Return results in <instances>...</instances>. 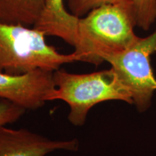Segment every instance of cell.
Listing matches in <instances>:
<instances>
[{"label": "cell", "mask_w": 156, "mask_h": 156, "mask_svg": "<svg viewBox=\"0 0 156 156\" xmlns=\"http://www.w3.org/2000/svg\"><path fill=\"white\" fill-rule=\"evenodd\" d=\"M134 15L124 7L103 5L79 17L74 53L78 62L98 66L127 49L139 38Z\"/></svg>", "instance_id": "1"}, {"label": "cell", "mask_w": 156, "mask_h": 156, "mask_svg": "<svg viewBox=\"0 0 156 156\" xmlns=\"http://www.w3.org/2000/svg\"><path fill=\"white\" fill-rule=\"evenodd\" d=\"M55 89L48 101L61 100L69 106L67 119L76 126L84 125L91 108L101 102L122 101L133 104L131 93L112 68L87 74L54 72Z\"/></svg>", "instance_id": "2"}, {"label": "cell", "mask_w": 156, "mask_h": 156, "mask_svg": "<svg viewBox=\"0 0 156 156\" xmlns=\"http://www.w3.org/2000/svg\"><path fill=\"white\" fill-rule=\"evenodd\" d=\"M42 31L20 24L0 22V73L19 75L35 69L54 72L63 64L78 62L48 44Z\"/></svg>", "instance_id": "3"}, {"label": "cell", "mask_w": 156, "mask_h": 156, "mask_svg": "<svg viewBox=\"0 0 156 156\" xmlns=\"http://www.w3.org/2000/svg\"><path fill=\"white\" fill-rule=\"evenodd\" d=\"M156 52V30L145 38H140L127 49L106 58V62L131 93L133 104L139 112L149 108L156 90L151 56Z\"/></svg>", "instance_id": "4"}, {"label": "cell", "mask_w": 156, "mask_h": 156, "mask_svg": "<svg viewBox=\"0 0 156 156\" xmlns=\"http://www.w3.org/2000/svg\"><path fill=\"white\" fill-rule=\"evenodd\" d=\"M54 89V72L38 69L19 75L0 73V99L26 111L44 106Z\"/></svg>", "instance_id": "5"}, {"label": "cell", "mask_w": 156, "mask_h": 156, "mask_svg": "<svg viewBox=\"0 0 156 156\" xmlns=\"http://www.w3.org/2000/svg\"><path fill=\"white\" fill-rule=\"evenodd\" d=\"M77 139L54 140L28 129L0 127V156H47L56 151L77 152Z\"/></svg>", "instance_id": "6"}, {"label": "cell", "mask_w": 156, "mask_h": 156, "mask_svg": "<svg viewBox=\"0 0 156 156\" xmlns=\"http://www.w3.org/2000/svg\"><path fill=\"white\" fill-rule=\"evenodd\" d=\"M78 20L79 17L65 8L64 0H46L41 16L34 27L46 36L58 37L74 47Z\"/></svg>", "instance_id": "7"}, {"label": "cell", "mask_w": 156, "mask_h": 156, "mask_svg": "<svg viewBox=\"0 0 156 156\" xmlns=\"http://www.w3.org/2000/svg\"><path fill=\"white\" fill-rule=\"evenodd\" d=\"M45 5L46 0H0V22L34 27Z\"/></svg>", "instance_id": "8"}, {"label": "cell", "mask_w": 156, "mask_h": 156, "mask_svg": "<svg viewBox=\"0 0 156 156\" xmlns=\"http://www.w3.org/2000/svg\"><path fill=\"white\" fill-rule=\"evenodd\" d=\"M103 5L121 6L131 12L134 15L132 0H68L70 12L77 17L85 16L93 9Z\"/></svg>", "instance_id": "9"}, {"label": "cell", "mask_w": 156, "mask_h": 156, "mask_svg": "<svg viewBox=\"0 0 156 156\" xmlns=\"http://www.w3.org/2000/svg\"><path fill=\"white\" fill-rule=\"evenodd\" d=\"M136 26L148 30L156 21V0H132Z\"/></svg>", "instance_id": "10"}, {"label": "cell", "mask_w": 156, "mask_h": 156, "mask_svg": "<svg viewBox=\"0 0 156 156\" xmlns=\"http://www.w3.org/2000/svg\"><path fill=\"white\" fill-rule=\"evenodd\" d=\"M26 110L10 101H0V127L16 122L25 114Z\"/></svg>", "instance_id": "11"}]
</instances>
